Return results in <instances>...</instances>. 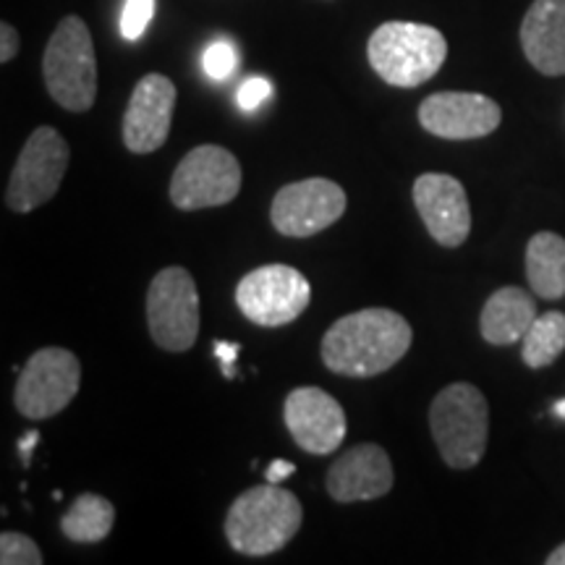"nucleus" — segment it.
I'll return each instance as SVG.
<instances>
[{"instance_id":"obj_1","label":"nucleus","mask_w":565,"mask_h":565,"mask_svg":"<svg viewBox=\"0 0 565 565\" xmlns=\"http://www.w3.org/2000/svg\"><path fill=\"white\" fill-rule=\"evenodd\" d=\"M414 330L404 315L372 307L345 315L322 338L324 366L343 377H377L401 362L412 349Z\"/></svg>"},{"instance_id":"obj_30","label":"nucleus","mask_w":565,"mask_h":565,"mask_svg":"<svg viewBox=\"0 0 565 565\" xmlns=\"http://www.w3.org/2000/svg\"><path fill=\"white\" fill-rule=\"evenodd\" d=\"M547 565H565V542L561 547H555L553 553L547 555V561H545Z\"/></svg>"},{"instance_id":"obj_7","label":"nucleus","mask_w":565,"mask_h":565,"mask_svg":"<svg viewBox=\"0 0 565 565\" xmlns=\"http://www.w3.org/2000/svg\"><path fill=\"white\" fill-rule=\"evenodd\" d=\"M82 385V364L74 353L47 345L32 353L17 380L13 404L32 422L51 419L76 398Z\"/></svg>"},{"instance_id":"obj_16","label":"nucleus","mask_w":565,"mask_h":565,"mask_svg":"<svg viewBox=\"0 0 565 565\" xmlns=\"http://www.w3.org/2000/svg\"><path fill=\"white\" fill-rule=\"evenodd\" d=\"M393 463L387 450L364 443L353 445L330 463L324 487L335 503H359V500L385 498L393 490Z\"/></svg>"},{"instance_id":"obj_21","label":"nucleus","mask_w":565,"mask_h":565,"mask_svg":"<svg viewBox=\"0 0 565 565\" xmlns=\"http://www.w3.org/2000/svg\"><path fill=\"white\" fill-rule=\"evenodd\" d=\"M565 351V315L545 312L534 320L521 341V359L532 370H545Z\"/></svg>"},{"instance_id":"obj_22","label":"nucleus","mask_w":565,"mask_h":565,"mask_svg":"<svg viewBox=\"0 0 565 565\" xmlns=\"http://www.w3.org/2000/svg\"><path fill=\"white\" fill-rule=\"evenodd\" d=\"M0 563L3 565H40L42 553L38 542L21 532L0 534Z\"/></svg>"},{"instance_id":"obj_5","label":"nucleus","mask_w":565,"mask_h":565,"mask_svg":"<svg viewBox=\"0 0 565 565\" xmlns=\"http://www.w3.org/2000/svg\"><path fill=\"white\" fill-rule=\"evenodd\" d=\"M45 87L61 108L87 113L97 97V58L89 26L79 17L61 19L42 58Z\"/></svg>"},{"instance_id":"obj_8","label":"nucleus","mask_w":565,"mask_h":565,"mask_svg":"<svg viewBox=\"0 0 565 565\" xmlns=\"http://www.w3.org/2000/svg\"><path fill=\"white\" fill-rule=\"evenodd\" d=\"M242 192V166L233 152L217 145H200L183 154L171 179V202L194 212L223 207Z\"/></svg>"},{"instance_id":"obj_18","label":"nucleus","mask_w":565,"mask_h":565,"mask_svg":"<svg viewBox=\"0 0 565 565\" xmlns=\"http://www.w3.org/2000/svg\"><path fill=\"white\" fill-rule=\"evenodd\" d=\"M536 320V303L526 288H498L479 315V330L490 345H513L524 341Z\"/></svg>"},{"instance_id":"obj_29","label":"nucleus","mask_w":565,"mask_h":565,"mask_svg":"<svg viewBox=\"0 0 565 565\" xmlns=\"http://www.w3.org/2000/svg\"><path fill=\"white\" fill-rule=\"evenodd\" d=\"M38 440H40L38 429H30V433H26L24 437H21V440H19V454H21V461L30 463V456H32V450H34V445H38Z\"/></svg>"},{"instance_id":"obj_4","label":"nucleus","mask_w":565,"mask_h":565,"mask_svg":"<svg viewBox=\"0 0 565 565\" xmlns=\"http://www.w3.org/2000/svg\"><path fill=\"white\" fill-rule=\"evenodd\" d=\"M429 429L450 469H475L490 437V406L484 393L471 383L443 387L429 406Z\"/></svg>"},{"instance_id":"obj_31","label":"nucleus","mask_w":565,"mask_h":565,"mask_svg":"<svg viewBox=\"0 0 565 565\" xmlns=\"http://www.w3.org/2000/svg\"><path fill=\"white\" fill-rule=\"evenodd\" d=\"M553 412H555V416H557V419H563V422H565V398H561V401H555Z\"/></svg>"},{"instance_id":"obj_20","label":"nucleus","mask_w":565,"mask_h":565,"mask_svg":"<svg viewBox=\"0 0 565 565\" xmlns=\"http://www.w3.org/2000/svg\"><path fill=\"white\" fill-rule=\"evenodd\" d=\"M113 524H116V508H113L110 500L103 498V494L84 492L63 513L61 532L71 542L95 545V542H103L113 532Z\"/></svg>"},{"instance_id":"obj_9","label":"nucleus","mask_w":565,"mask_h":565,"mask_svg":"<svg viewBox=\"0 0 565 565\" xmlns=\"http://www.w3.org/2000/svg\"><path fill=\"white\" fill-rule=\"evenodd\" d=\"M312 286L291 265H265L244 275L236 286V303L246 320L259 328H282L307 312Z\"/></svg>"},{"instance_id":"obj_10","label":"nucleus","mask_w":565,"mask_h":565,"mask_svg":"<svg viewBox=\"0 0 565 565\" xmlns=\"http://www.w3.org/2000/svg\"><path fill=\"white\" fill-rule=\"evenodd\" d=\"M68 168V145L53 126H40L26 139L11 171L6 204L13 212H32L51 202Z\"/></svg>"},{"instance_id":"obj_14","label":"nucleus","mask_w":565,"mask_h":565,"mask_svg":"<svg viewBox=\"0 0 565 565\" xmlns=\"http://www.w3.org/2000/svg\"><path fill=\"white\" fill-rule=\"evenodd\" d=\"M414 207L424 228L445 249L461 246L471 233V207L463 183L448 173H424L414 183Z\"/></svg>"},{"instance_id":"obj_23","label":"nucleus","mask_w":565,"mask_h":565,"mask_svg":"<svg viewBox=\"0 0 565 565\" xmlns=\"http://www.w3.org/2000/svg\"><path fill=\"white\" fill-rule=\"evenodd\" d=\"M154 17V0H126L121 11V38L129 42H137L141 34L147 32L150 21Z\"/></svg>"},{"instance_id":"obj_25","label":"nucleus","mask_w":565,"mask_h":565,"mask_svg":"<svg viewBox=\"0 0 565 565\" xmlns=\"http://www.w3.org/2000/svg\"><path fill=\"white\" fill-rule=\"evenodd\" d=\"M270 95H273L270 82L263 79V76H252V79H246L242 87H238V105H242V110L252 113L257 110Z\"/></svg>"},{"instance_id":"obj_28","label":"nucleus","mask_w":565,"mask_h":565,"mask_svg":"<svg viewBox=\"0 0 565 565\" xmlns=\"http://www.w3.org/2000/svg\"><path fill=\"white\" fill-rule=\"evenodd\" d=\"M294 471H296V466L291 461H282V458H275V461L267 466L265 479L270 484H282V479L294 477Z\"/></svg>"},{"instance_id":"obj_3","label":"nucleus","mask_w":565,"mask_h":565,"mask_svg":"<svg viewBox=\"0 0 565 565\" xmlns=\"http://www.w3.org/2000/svg\"><path fill=\"white\" fill-rule=\"evenodd\" d=\"M366 58L385 84L414 89L429 82L448 58L445 34L416 21H385L372 32Z\"/></svg>"},{"instance_id":"obj_13","label":"nucleus","mask_w":565,"mask_h":565,"mask_svg":"<svg viewBox=\"0 0 565 565\" xmlns=\"http://www.w3.org/2000/svg\"><path fill=\"white\" fill-rule=\"evenodd\" d=\"M503 110L492 97L479 92H435L419 105L424 131L440 139H482L498 129Z\"/></svg>"},{"instance_id":"obj_26","label":"nucleus","mask_w":565,"mask_h":565,"mask_svg":"<svg viewBox=\"0 0 565 565\" xmlns=\"http://www.w3.org/2000/svg\"><path fill=\"white\" fill-rule=\"evenodd\" d=\"M17 53H19V32L13 30L9 21H3V24H0V61L9 63L17 58Z\"/></svg>"},{"instance_id":"obj_12","label":"nucleus","mask_w":565,"mask_h":565,"mask_svg":"<svg viewBox=\"0 0 565 565\" xmlns=\"http://www.w3.org/2000/svg\"><path fill=\"white\" fill-rule=\"evenodd\" d=\"M282 419L301 450L312 456H328L341 448L349 433L343 406L322 387L303 385L288 393L282 404Z\"/></svg>"},{"instance_id":"obj_2","label":"nucleus","mask_w":565,"mask_h":565,"mask_svg":"<svg viewBox=\"0 0 565 565\" xmlns=\"http://www.w3.org/2000/svg\"><path fill=\"white\" fill-rule=\"evenodd\" d=\"M303 508L280 484H259L238 494L225 515V536L236 553L263 557L278 553L299 534Z\"/></svg>"},{"instance_id":"obj_11","label":"nucleus","mask_w":565,"mask_h":565,"mask_svg":"<svg viewBox=\"0 0 565 565\" xmlns=\"http://www.w3.org/2000/svg\"><path fill=\"white\" fill-rule=\"evenodd\" d=\"M349 196L330 179H303L275 194L270 221L280 236L309 238L345 215Z\"/></svg>"},{"instance_id":"obj_24","label":"nucleus","mask_w":565,"mask_h":565,"mask_svg":"<svg viewBox=\"0 0 565 565\" xmlns=\"http://www.w3.org/2000/svg\"><path fill=\"white\" fill-rule=\"evenodd\" d=\"M236 63H238L236 47H233L231 42H225V40L212 42V45L202 55L204 74H207L210 79H215V82L228 79L233 71H236Z\"/></svg>"},{"instance_id":"obj_17","label":"nucleus","mask_w":565,"mask_h":565,"mask_svg":"<svg viewBox=\"0 0 565 565\" xmlns=\"http://www.w3.org/2000/svg\"><path fill=\"white\" fill-rule=\"evenodd\" d=\"M526 61L545 76L565 74V0H534L521 21Z\"/></svg>"},{"instance_id":"obj_15","label":"nucleus","mask_w":565,"mask_h":565,"mask_svg":"<svg viewBox=\"0 0 565 565\" xmlns=\"http://www.w3.org/2000/svg\"><path fill=\"white\" fill-rule=\"evenodd\" d=\"M175 108V84L162 74L141 76L124 113V145L134 154L158 152L168 141Z\"/></svg>"},{"instance_id":"obj_27","label":"nucleus","mask_w":565,"mask_h":565,"mask_svg":"<svg viewBox=\"0 0 565 565\" xmlns=\"http://www.w3.org/2000/svg\"><path fill=\"white\" fill-rule=\"evenodd\" d=\"M215 356L221 359L225 377H236V370H233V364H236V356H238V343L215 341Z\"/></svg>"},{"instance_id":"obj_6","label":"nucleus","mask_w":565,"mask_h":565,"mask_svg":"<svg viewBox=\"0 0 565 565\" xmlns=\"http://www.w3.org/2000/svg\"><path fill=\"white\" fill-rule=\"evenodd\" d=\"M147 324L162 351L183 353L200 338V291L192 273L166 267L154 275L147 291Z\"/></svg>"},{"instance_id":"obj_19","label":"nucleus","mask_w":565,"mask_h":565,"mask_svg":"<svg viewBox=\"0 0 565 565\" xmlns=\"http://www.w3.org/2000/svg\"><path fill=\"white\" fill-rule=\"evenodd\" d=\"M526 278L540 299L555 301L565 296V238L542 231L529 238Z\"/></svg>"}]
</instances>
